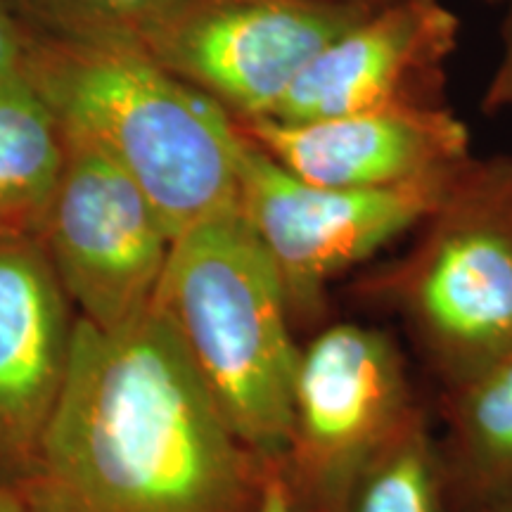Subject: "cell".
<instances>
[{"label": "cell", "mask_w": 512, "mask_h": 512, "mask_svg": "<svg viewBox=\"0 0 512 512\" xmlns=\"http://www.w3.org/2000/svg\"><path fill=\"white\" fill-rule=\"evenodd\" d=\"M271 475L152 302L117 328L76 316L60 399L15 486L36 512H256Z\"/></svg>", "instance_id": "1"}, {"label": "cell", "mask_w": 512, "mask_h": 512, "mask_svg": "<svg viewBox=\"0 0 512 512\" xmlns=\"http://www.w3.org/2000/svg\"><path fill=\"white\" fill-rule=\"evenodd\" d=\"M22 74L62 131L145 192L174 240L238 204L245 138L235 119L152 57L27 36Z\"/></svg>", "instance_id": "2"}, {"label": "cell", "mask_w": 512, "mask_h": 512, "mask_svg": "<svg viewBox=\"0 0 512 512\" xmlns=\"http://www.w3.org/2000/svg\"><path fill=\"white\" fill-rule=\"evenodd\" d=\"M155 306L238 439L278 472L302 347L280 275L240 204L178 235Z\"/></svg>", "instance_id": "3"}, {"label": "cell", "mask_w": 512, "mask_h": 512, "mask_svg": "<svg viewBox=\"0 0 512 512\" xmlns=\"http://www.w3.org/2000/svg\"><path fill=\"white\" fill-rule=\"evenodd\" d=\"M418 228L356 292L401 316L448 389L512 351V159H472Z\"/></svg>", "instance_id": "4"}, {"label": "cell", "mask_w": 512, "mask_h": 512, "mask_svg": "<svg viewBox=\"0 0 512 512\" xmlns=\"http://www.w3.org/2000/svg\"><path fill=\"white\" fill-rule=\"evenodd\" d=\"M389 332L332 323L299 351L278 475L294 512H342L351 486L418 408Z\"/></svg>", "instance_id": "5"}, {"label": "cell", "mask_w": 512, "mask_h": 512, "mask_svg": "<svg viewBox=\"0 0 512 512\" xmlns=\"http://www.w3.org/2000/svg\"><path fill=\"white\" fill-rule=\"evenodd\" d=\"M470 162L387 188H318L245 138L238 204L280 275L292 325L318 323L332 280L418 228Z\"/></svg>", "instance_id": "6"}, {"label": "cell", "mask_w": 512, "mask_h": 512, "mask_svg": "<svg viewBox=\"0 0 512 512\" xmlns=\"http://www.w3.org/2000/svg\"><path fill=\"white\" fill-rule=\"evenodd\" d=\"M375 8L347 0H185L145 55L233 119H259L320 50Z\"/></svg>", "instance_id": "7"}, {"label": "cell", "mask_w": 512, "mask_h": 512, "mask_svg": "<svg viewBox=\"0 0 512 512\" xmlns=\"http://www.w3.org/2000/svg\"><path fill=\"white\" fill-rule=\"evenodd\" d=\"M62 136L64 166L41 245L79 318L117 328L155 302L174 238L105 152Z\"/></svg>", "instance_id": "8"}, {"label": "cell", "mask_w": 512, "mask_h": 512, "mask_svg": "<svg viewBox=\"0 0 512 512\" xmlns=\"http://www.w3.org/2000/svg\"><path fill=\"white\" fill-rule=\"evenodd\" d=\"M460 19L441 0H387L313 57L266 119L302 124L392 107H441Z\"/></svg>", "instance_id": "9"}, {"label": "cell", "mask_w": 512, "mask_h": 512, "mask_svg": "<svg viewBox=\"0 0 512 512\" xmlns=\"http://www.w3.org/2000/svg\"><path fill=\"white\" fill-rule=\"evenodd\" d=\"M249 143L318 188H387L470 159V133L441 107H392L283 124L235 119Z\"/></svg>", "instance_id": "10"}, {"label": "cell", "mask_w": 512, "mask_h": 512, "mask_svg": "<svg viewBox=\"0 0 512 512\" xmlns=\"http://www.w3.org/2000/svg\"><path fill=\"white\" fill-rule=\"evenodd\" d=\"M69 304L41 240H0V482L34 467L69 370Z\"/></svg>", "instance_id": "11"}, {"label": "cell", "mask_w": 512, "mask_h": 512, "mask_svg": "<svg viewBox=\"0 0 512 512\" xmlns=\"http://www.w3.org/2000/svg\"><path fill=\"white\" fill-rule=\"evenodd\" d=\"M439 439L453 512H477L512 489V351L441 394Z\"/></svg>", "instance_id": "12"}, {"label": "cell", "mask_w": 512, "mask_h": 512, "mask_svg": "<svg viewBox=\"0 0 512 512\" xmlns=\"http://www.w3.org/2000/svg\"><path fill=\"white\" fill-rule=\"evenodd\" d=\"M62 166L50 107L24 74L0 81V240H41Z\"/></svg>", "instance_id": "13"}, {"label": "cell", "mask_w": 512, "mask_h": 512, "mask_svg": "<svg viewBox=\"0 0 512 512\" xmlns=\"http://www.w3.org/2000/svg\"><path fill=\"white\" fill-rule=\"evenodd\" d=\"M342 512H453L439 439L422 406L358 475Z\"/></svg>", "instance_id": "14"}, {"label": "cell", "mask_w": 512, "mask_h": 512, "mask_svg": "<svg viewBox=\"0 0 512 512\" xmlns=\"http://www.w3.org/2000/svg\"><path fill=\"white\" fill-rule=\"evenodd\" d=\"M24 36L145 53L185 0H5Z\"/></svg>", "instance_id": "15"}, {"label": "cell", "mask_w": 512, "mask_h": 512, "mask_svg": "<svg viewBox=\"0 0 512 512\" xmlns=\"http://www.w3.org/2000/svg\"><path fill=\"white\" fill-rule=\"evenodd\" d=\"M512 107V0H508V15L503 24V55L498 62L494 79L484 95V112L496 114Z\"/></svg>", "instance_id": "16"}, {"label": "cell", "mask_w": 512, "mask_h": 512, "mask_svg": "<svg viewBox=\"0 0 512 512\" xmlns=\"http://www.w3.org/2000/svg\"><path fill=\"white\" fill-rule=\"evenodd\" d=\"M27 36L12 15L8 3L0 0V81L22 74Z\"/></svg>", "instance_id": "17"}, {"label": "cell", "mask_w": 512, "mask_h": 512, "mask_svg": "<svg viewBox=\"0 0 512 512\" xmlns=\"http://www.w3.org/2000/svg\"><path fill=\"white\" fill-rule=\"evenodd\" d=\"M256 512H294L290 501H287L283 484H280L278 475H271L266 482L264 496H261V503Z\"/></svg>", "instance_id": "18"}, {"label": "cell", "mask_w": 512, "mask_h": 512, "mask_svg": "<svg viewBox=\"0 0 512 512\" xmlns=\"http://www.w3.org/2000/svg\"><path fill=\"white\" fill-rule=\"evenodd\" d=\"M0 512H36V508L19 486L0 482Z\"/></svg>", "instance_id": "19"}, {"label": "cell", "mask_w": 512, "mask_h": 512, "mask_svg": "<svg viewBox=\"0 0 512 512\" xmlns=\"http://www.w3.org/2000/svg\"><path fill=\"white\" fill-rule=\"evenodd\" d=\"M477 512H512V489L505 491L503 496L494 498L491 503H486L484 508H479Z\"/></svg>", "instance_id": "20"}, {"label": "cell", "mask_w": 512, "mask_h": 512, "mask_svg": "<svg viewBox=\"0 0 512 512\" xmlns=\"http://www.w3.org/2000/svg\"><path fill=\"white\" fill-rule=\"evenodd\" d=\"M347 3H366V5H382L387 0H347Z\"/></svg>", "instance_id": "21"}, {"label": "cell", "mask_w": 512, "mask_h": 512, "mask_svg": "<svg viewBox=\"0 0 512 512\" xmlns=\"http://www.w3.org/2000/svg\"><path fill=\"white\" fill-rule=\"evenodd\" d=\"M482 3H503V0H482Z\"/></svg>", "instance_id": "22"}]
</instances>
